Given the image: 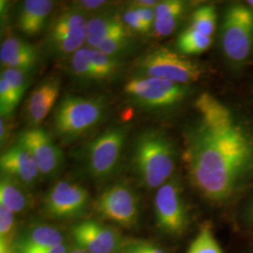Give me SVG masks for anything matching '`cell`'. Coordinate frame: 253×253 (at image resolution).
Returning a JSON list of instances; mask_svg holds the SVG:
<instances>
[{
    "mask_svg": "<svg viewBox=\"0 0 253 253\" xmlns=\"http://www.w3.org/2000/svg\"><path fill=\"white\" fill-rule=\"evenodd\" d=\"M131 6L135 8L140 18H141L144 26H145L146 31L148 32L151 28H153L154 22H155V18H156L155 9L139 7V6H134V5H131Z\"/></svg>",
    "mask_w": 253,
    "mask_h": 253,
    "instance_id": "cell-33",
    "label": "cell"
},
{
    "mask_svg": "<svg viewBox=\"0 0 253 253\" xmlns=\"http://www.w3.org/2000/svg\"><path fill=\"white\" fill-rule=\"evenodd\" d=\"M126 244L139 253H165L163 250L156 247L155 245L149 244L146 242L135 241V242H127Z\"/></svg>",
    "mask_w": 253,
    "mask_h": 253,
    "instance_id": "cell-34",
    "label": "cell"
},
{
    "mask_svg": "<svg viewBox=\"0 0 253 253\" xmlns=\"http://www.w3.org/2000/svg\"><path fill=\"white\" fill-rule=\"evenodd\" d=\"M247 217H248V219H249L251 222H253V201L251 202V204L249 205V207H248Z\"/></svg>",
    "mask_w": 253,
    "mask_h": 253,
    "instance_id": "cell-39",
    "label": "cell"
},
{
    "mask_svg": "<svg viewBox=\"0 0 253 253\" xmlns=\"http://www.w3.org/2000/svg\"><path fill=\"white\" fill-rule=\"evenodd\" d=\"M17 144L32 156L42 176L52 177L61 170L63 152L44 128L40 126L27 128L19 134Z\"/></svg>",
    "mask_w": 253,
    "mask_h": 253,
    "instance_id": "cell-11",
    "label": "cell"
},
{
    "mask_svg": "<svg viewBox=\"0 0 253 253\" xmlns=\"http://www.w3.org/2000/svg\"><path fill=\"white\" fill-rule=\"evenodd\" d=\"M120 253H139L135 252L133 249H131L128 245L126 244V243H124L123 246H122V248H121V250H120Z\"/></svg>",
    "mask_w": 253,
    "mask_h": 253,
    "instance_id": "cell-40",
    "label": "cell"
},
{
    "mask_svg": "<svg viewBox=\"0 0 253 253\" xmlns=\"http://www.w3.org/2000/svg\"><path fill=\"white\" fill-rule=\"evenodd\" d=\"M15 228L14 213L0 205V238L11 240V234Z\"/></svg>",
    "mask_w": 253,
    "mask_h": 253,
    "instance_id": "cell-30",
    "label": "cell"
},
{
    "mask_svg": "<svg viewBox=\"0 0 253 253\" xmlns=\"http://www.w3.org/2000/svg\"><path fill=\"white\" fill-rule=\"evenodd\" d=\"M61 88V80L51 76L41 82L30 93L24 107V118L30 127H37L54 108Z\"/></svg>",
    "mask_w": 253,
    "mask_h": 253,
    "instance_id": "cell-14",
    "label": "cell"
},
{
    "mask_svg": "<svg viewBox=\"0 0 253 253\" xmlns=\"http://www.w3.org/2000/svg\"><path fill=\"white\" fill-rule=\"evenodd\" d=\"M212 42V37L206 36L191 27H188L178 37L176 45L180 54L191 55L208 51Z\"/></svg>",
    "mask_w": 253,
    "mask_h": 253,
    "instance_id": "cell-21",
    "label": "cell"
},
{
    "mask_svg": "<svg viewBox=\"0 0 253 253\" xmlns=\"http://www.w3.org/2000/svg\"><path fill=\"white\" fill-rule=\"evenodd\" d=\"M7 136H8L7 124H6L5 119L1 118V120H0V141H1V145H3V143L6 142Z\"/></svg>",
    "mask_w": 253,
    "mask_h": 253,
    "instance_id": "cell-37",
    "label": "cell"
},
{
    "mask_svg": "<svg viewBox=\"0 0 253 253\" xmlns=\"http://www.w3.org/2000/svg\"><path fill=\"white\" fill-rule=\"evenodd\" d=\"M0 167L2 174L17 181L26 188L33 187L42 176L32 156L18 144L2 153Z\"/></svg>",
    "mask_w": 253,
    "mask_h": 253,
    "instance_id": "cell-15",
    "label": "cell"
},
{
    "mask_svg": "<svg viewBox=\"0 0 253 253\" xmlns=\"http://www.w3.org/2000/svg\"><path fill=\"white\" fill-rule=\"evenodd\" d=\"M158 4H159V1H155V0H140V1L133 2L131 5L139 6V7H145V8H153V9H155Z\"/></svg>",
    "mask_w": 253,
    "mask_h": 253,
    "instance_id": "cell-38",
    "label": "cell"
},
{
    "mask_svg": "<svg viewBox=\"0 0 253 253\" xmlns=\"http://www.w3.org/2000/svg\"><path fill=\"white\" fill-rule=\"evenodd\" d=\"M32 253H67V249L65 247V245H60L54 248H50V249H43V250H40Z\"/></svg>",
    "mask_w": 253,
    "mask_h": 253,
    "instance_id": "cell-36",
    "label": "cell"
},
{
    "mask_svg": "<svg viewBox=\"0 0 253 253\" xmlns=\"http://www.w3.org/2000/svg\"><path fill=\"white\" fill-rule=\"evenodd\" d=\"M187 9V3L181 0L161 1L155 8L156 18L153 25L155 36H170L178 26Z\"/></svg>",
    "mask_w": 253,
    "mask_h": 253,
    "instance_id": "cell-19",
    "label": "cell"
},
{
    "mask_svg": "<svg viewBox=\"0 0 253 253\" xmlns=\"http://www.w3.org/2000/svg\"><path fill=\"white\" fill-rule=\"evenodd\" d=\"M127 129L112 126L87 145L85 162L91 176L103 180L117 171L126 145Z\"/></svg>",
    "mask_w": 253,
    "mask_h": 253,
    "instance_id": "cell-8",
    "label": "cell"
},
{
    "mask_svg": "<svg viewBox=\"0 0 253 253\" xmlns=\"http://www.w3.org/2000/svg\"><path fill=\"white\" fill-rule=\"evenodd\" d=\"M188 253H223L210 229L204 228L190 245Z\"/></svg>",
    "mask_w": 253,
    "mask_h": 253,
    "instance_id": "cell-27",
    "label": "cell"
},
{
    "mask_svg": "<svg viewBox=\"0 0 253 253\" xmlns=\"http://www.w3.org/2000/svg\"><path fill=\"white\" fill-rule=\"evenodd\" d=\"M220 44L227 60L244 65L253 53V10L247 4H233L223 15Z\"/></svg>",
    "mask_w": 253,
    "mask_h": 253,
    "instance_id": "cell-4",
    "label": "cell"
},
{
    "mask_svg": "<svg viewBox=\"0 0 253 253\" xmlns=\"http://www.w3.org/2000/svg\"><path fill=\"white\" fill-rule=\"evenodd\" d=\"M247 5L253 10V0H249L247 1Z\"/></svg>",
    "mask_w": 253,
    "mask_h": 253,
    "instance_id": "cell-42",
    "label": "cell"
},
{
    "mask_svg": "<svg viewBox=\"0 0 253 253\" xmlns=\"http://www.w3.org/2000/svg\"><path fill=\"white\" fill-rule=\"evenodd\" d=\"M70 253H87L85 251L82 250V249H76V250H73V252H71Z\"/></svg>",
    "mask_w": 253,
    "mask_h": 253,
    "instance_id": "cell-41",
    "label": "cell"
},
{
    "mask_svg": "<svg viewBox=\"0 0 253 253\" xmlns=\"http://www.w3.org/2000/svg\"><path fill=\"white\" fill-rule=\"evenodd\" d=\"M26 187L19 184L5 174H1L0 180V205L11 212L21 213L27 210L30 199L26 191Z\"/></svg>",
    "mask_w": 253,
    "mask_h": 253,
    "instance_id": "cell-20",
    "label": "cell"
},
{
    "mask_svg": "<svg viewBox=\"0 0 253 253\" xmlns=\"http://www.w3.org/2000/svg\"><path fill=\"white\" fill-rule=\"evenodd\" d=\"M33 46L31 43H28L24 40L16 37L7 38L2 42L0 48V63L3 65L12 56L29 50Z\"/></svg>",
    "mask_w": 253,
    "mask_h": 253,
    "instance_id": "cell-28",
    "label": "cell"
},
{
    "mask_svg": "<svg viewBox=\"0 0 253 253\" xmlns=\"http://www.w3.org/2000/svg\"><path fill=\"white\" fill-rule=\"evenodd\" d=\"M121 18H122L125 27L127 28H129L135 32H139V33L147 32L134 7L130 6L128 9H126L124 11Z\"/></svg>",
    "mask_w": 253,
    "mask_h": 253,
    "instance_id": "cell-31",
    "label": "cell"
},
{
    "mask_svg": "<svg viewBox=\"0 0 253 253\" xmlns=\"http://www.w3.org/2000/svg\"><path fill=\"white\" fill-rule=\"evenodd\" d=\"M87 48L89 61L96 73L97 81L107 80L117 74L122 66L119 58L100 53L93 48Z\"/></svg>",
    "mask_w": 253,
    "mask_h": 253,
    "instance_id": "cell-22",
    "label": "cell"
},
{
    "mask_svg": "<svg viewBox=\"0 0 253 253\" xmlns=\"http://www.w3.org/2000/svg\"><path fill=\"white\" fill-rule=\"evenodd\" d=\"M194 106L197 118L184 130L183 161L200 194L223 204L253 180V126L208 92Z\"/></svg>",
    "mask_w": 253,
    "mask_h": 253,
    "instance_id": "cell-1",
    "label": "cell"
},
{
    "mask_svg": "<svg viewBox=\"0 0 253 253\" xmlns=\"http://www.w3.org/2000/svg\"><path fill=\"white\" fill-rule=\"evenodd\" d=\"M73 240L87 253L120 252L123 241L117 231L94 220H84L73 227Z\"/></svg>",
    "mask_w": 253,
    "mask_h": 253,
    "instance_id": "cell-13",
    "label": "cell"
},
{
    "mask_svg": "<svg viewBox=\"0 0 253 253\" xmlns=\"http://www.w3.org/2000/svg\"><path fill=\"white\" fill-rule=\"evenodd\" d=\"M63 244V236L51 226H38L27 232L13 245L16 253H32Z\"/></svg>",
    "mask_w": 253,
    "mask_h": 253,
    "instance_id": "cell-18",
    "label": "cell"
},
{
    "mask_svg": "<svg viewBox=\"0 0 253 253\" xmlns=\"http://www.w3.org/2000/svg\"><path fill=\"white\" fill-rule=\"evenodd\" d=\"M110 5L108 1H100V0H84V1H76L73 3V7L81 10L82 12L86 11H98V13L102 12L101 10H104L106 7Z\"/></svg>",
    "mask_w": 253,
    "mask_h": 253,
    "instance_id": "cell-32",
    "label": "cell"
},
{
    "mask_svg": "<svg viewBox=\"0 0 253 253\" xmlns=\"http://www.w3.org/2000/svg\"><path fill=\"white\" fill-rule=\"evenodd\" d=\"M89 203V193L78 183L60 180L48 190L43 208L46 214L54 218L79 217Z\"/></svg>",
    "mask_w": 253,
    "mask_h": 253,
    "instance_id": "cell-12",
    "label": "cell"
},
{
    "mask_svg": "<svg viewBox=\"0 0 253 253\" xmlns=\"http://www.w3.org/2000/svg\"><path fill=\"white\" fill-rule=\"evenodd\" d=\"M106 113V101L100 97L67 96L54 109V133L64 142H73L99 126Z\"/></svg>",
    "mask_w": 253,
    "mask_h": 253,
    "instance_id": "cell-3",
    "label": "cell"
},
{
    "mask_svg": "<svg viewBox=\"0 0 253 253\" xmlns=\"http://www.w3.org/2000/svg\"><path fill=\"white\" fill-rule=\"evenodd\" d=\"M0 253H16L11 240L0 238Z\"/></svg>",
    "mask_w": 253,
    "mask_h": 253,
    "instance_id": "cell-35",
    "label": "cell"
},
{
    "mask_svg": "<svg viewBox=\"0 0 253 253\" xmlns=\"http://www.w3.org/2000/svg\"><path fill=\"white\" fill-rule=\"evenodd\" d=\"M51 0H27L21 5L17 18L19 30L28 37L36 36L45 28L54 9Z\"/></svg>",
    "mask_w": 253,
    "mask_h": 253,
    "instance_id": "cell-16",
    "label": "cell"
},
{
    "mask_svg": "<svg viewBox=\"0 0 253 253\" xmlns=\"http://www.w3.org/2000/svg\"><path fill=\"white\" fill-rule=\"evenodd\" d=\"M96 209L101 217L130 228L139 217V198L126 184L116 183L102 191L96 201Z\"/></svg>",
    "mask_w": 253,
    "mask_h": 253,
    "instance_id": "cell-10",
    "label": "cell"
},
{
    "mask_svg": "<svg viewBox=\"0 0 253 253\" xmlns=\"http://www.w3.org/2000/svg\"><path fill=\"white\" fill-rule=\"evenodd\" d=\"M124 33H127V30L119 14L102 11L87 21L86 43L89 48H95L109 38Z\"/></svg>",
    "mask_w": 253,
    "mask_h": 253,
    "instance_id": "cell-17",
    "label": "cell"
},
{
    "mask_svg": "<svg viewBox=\"0 0 253 253\" xmlns=\"http://www.w3.org/2000/svg\"><path fill=\"white\" fill-rule=\"evenodd\" d=\"M176 149L162 130L146 129L136 138L133 165L143 185L159 189L172 177L176 163Z\"/></svg>",
    "mask_w": 253,
    "mask_h": 253,
    "instance_id": "cell-2",
    "label": "cell"
},
{
    "mask_svg": "<svg viewBox=\"0 0 253 253\" xmlns=\"http://www.w3.org/2000/svg\"><path fill=\"white\" fill-rule=\"evenodd\" d=\"M158 227L168 235H181L189 224L188 212L182 195L180 183L171 178L160 187L154 199Z\"/></svg>",
    "mask_w": 253,
    "mask_h": 253,
    "instance_id": "cell-9",
    "label": "cell"
},
{
    "mask_svg": "<svg viewBox=\"0 0 253 253\" xmlns=\"http://www.w3.org/2000/svg\"><path fill=\"white\" fill-rule=\"evenodd\" d=\"M131 47V40L127 33L109 38L96 46L95 50L110 56L118 57L126 53Z\"/></svg>",
    "mask_w": 253,
    "mask_h": 253,
    "instance_id": "cell-25",
    "label": "cell"
},
{
    "mask_svg": "<svg viewBox=\"0 0 253 253\" xmlns=\"http://www.w3.org/2000/svg\"><path fill=\"white\" fill-rule=\"evenodd\" d=\"M15 91L7 80L0 78V115L2 118H9L13 115L20 102Z\"/></svg>",
    "mask_w": 253,
    "mask_h": 253,
    "instance_id": "cell-26",
    "label": "cell"
},
{
    "mask_svg": "<svg viewBox=\"0 0 253 253\" xmlns=\"http://www.w3.org/2000/svg\"><path fill=\"white\" fill-rule=\"evenodd\" d=\"M217 26V12L214 6L205 5L194 10L190 18L192 29L206 36L212 37Z\"/></svg>",
    "mask_w": 253,
    "mask_h": 253,
    "instance_id": "cell-23",
    "label": "cell"
},
{
    "mask_svg": "<svg viewBox=\"0 0 253 253\" xmlns=\"http://www.w3.org/2000/svg\"><path fill=\"white\" fill-rule=\"evenodd\" d=\"M70 68L75 77L84 81H97L88 57V48L83 47L70 56Z\"/></svg>",
    "mask_w": 253,
    "mask_h": 253,
    "instance_id": "cell-24",
    "label": "cell"
},
{
    "mask_svg": "<svg viewBox=\"0 0 253 253\" xmlns=\"http://www.w3.org/2000/svg\"><path fill=\"white\" fill-rule=\"evenodd\" d=\"M124 92L129 100L143 108L163 110L172 108L186 100L191 88L189 84L136 76L126 82Z\"/></svg>",
    "mask_w": 253,
    "mask_h": 253,
    "instance_id": "cell-5",
    "label": "cell"
},
{
    "mask_svg": "<svg viewBox=\"0 0 253 253\" xmlns=\"http://www.w3.org/2000/svg\"><path fill=\"white\" fill-rule=\"evenodd\" d=\"M138 76L154 77L181 84L197 82L203 71L184 54L159 48L144 55L138 62Z\"/></svg>",
    "mask_w": 253,
    "mask_h": 253,
    "instance_id": "cell-7",
    "label": "cell"
},
{
    "mask_svg": "<svg viewBox=\"0 0 253 253\" xmlns=\"http://www.w3.org/2000/svg\"><path fill=\"white\" fill-rule=\"evenodd\" d=\"M28 73H29L25 71L9 69V68H4V70H2V73H1V77L7 80V82L11 85V87L13 88V90L15 91L20 100L22 99L25 91L27 89V84H28L27 83Z\"/></svg>",
    "mask_w": 253,
    "mask_h": 253,
    "instance_id": "cell-29",
    "label": "cell"
},
{
    "mask_svg": "<svg viewBox=\"0 0 253 253\" xmlns=\"http://www.w3.org/2000/svg\"><path fill=\"white\" fill-rule=\"evenodd\" d=\"M87 19L76 8L60 11L48 24L44 45L47 54L55 57L71 56L86 42Z\"/></svg>",
    "mask_w": 253,
    "mask_h": 253,
    "instance_id": "cell-6",
    "label": "cell"
}]
</instances>
